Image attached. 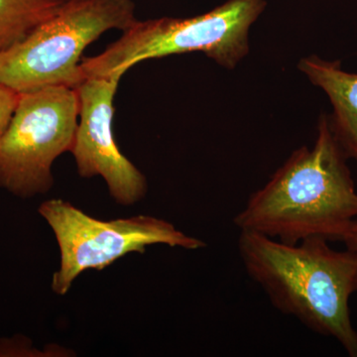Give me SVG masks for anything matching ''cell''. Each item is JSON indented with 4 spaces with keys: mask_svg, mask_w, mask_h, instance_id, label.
<instances>
[{
    "mask_svg": "<svg viewBox=\"0 0 357 357\" xmlns=\"http://www.w3.org/2000/svg\"><path fill=\"white\" fill-rule=\"evenodd\" d=\"M347 155L321 115L312 148L303 146L253 192L234 217L239 231L287 243L311 237L344 243L357 218V192Z\"/></svg>",
    "mask_w": 357,
    "mask_h": 357,
    "instance_id": "obj_1",
    "label": "cell"
},
{
    "mask_svg": "<svg viewBox=\"0 0 357 357\" xmlns=\"http://www.w3.org/2000/svg\"><path fill=\"white\" fill-rule=\"evenodd\" d=\"M237 246L248 276L277 310L357 357L349 310L357 293L356 252L335 250L319 237L287 243L251 231H239Z\"/></svg>",
    "mask_w": 357,
    "mask_h": 357,
    "instance_id": "obj_2",
    "label": "cell"
},
{
    "mask_svg": "<svg viewBox=\"0 0 357 357\" xmlns=\"http://www.w3.org/2000/svg\"><path fill=\"white\" fill-rule=\"evenodd\" d=\"M265 6V0H229L195 17L137 20L102 53L82 61V77H122L143 61L191 52L232 69L248 55L249 29Z\"/></svg>",
    "mask_w": 357,
    "mask_h": 357,
    "instance_id": "obj_3",
    "label": "cell"
},
{
    "mask_svg": "<svg viewBox=\"0 0 357 357\" xmlns=\"http://www.w3.org/2000/svg\"><path fill=\"white\" fill-rule=\"evenodd\" d=\"M136 21L132 0H67L30 36L0 52V83L18 93L76 89L84 81L79 65L86 47L103 33L124 31Z\"/></svg>",
    "mask_w": 357,
    "mask_h": 357,
    "instance_id": "obj_4",
    "label": "cell"
},
{
    "mask_svg": "<svg viewBox=\"0 0 357 357\" xmlns=\"http://www.w3.org/2000/svg\"><path fill=\"white\" fill-rule=\"evenodd\" d=\"M38 211L53 229L60 248V269L52 280V290L60 296L69 292L73 282L86 270L102 271L129 253H144L147 246L164 244L187 250L206 246L172 223L150 215L105 222L61 199L44 202Z\"/></svg>",
    "mask_w": 357,
    "mask_h": 357,
    "instance_id": "obj_5",
    "label": "cell"
},
{
    "mask_svg": "<svg viewBox=\"0 0 357 357\" xmlns=\"http://www.w3.org/2000/svg\"><path fill=\"white\" fill-rule=\"evenodd\" d=\"M76 89L66 86L20 93L0 137V188L31 198L54 185L52 165L72 150L79 124Z\"/></svg>",
    "mask_w": 357,
    "mask_h": 357,
    "instance_id": "obj_6",
    "label": "cell"
},
{
    "mask_svg": "<svg viewBox=\"0 0 357 357\" xmlns=\"http://www.w3.org/2000/svg\"><path fill=\"white\" fill-rule=\"evenodd\" d=\"M121 79L88 77L77 86L79 121L70 152L82 178L102 176L117 204L132 206L145 198L148 185L146 177L115 143L114 100Z\"/></svg>",
    "mask_w": 357,
    "mask_h": 357,
    "instance_id": "obj_7",
    "label": "cell"
},
{
    "mask_svg": "<svg viewBox=\"0 0 357 357\" xmlns=\"http://www.w3.org/2000/svg\"><path fill=\"white\" fill-rule=\"evenodd\" d=\"M299 69L330 98L333 109L332 117L328 116L331 130L347 158L357 161V74L342 70L340 62L316 56L302 59Z\"/></svg>",
    "mask_w": 357,
    "mask_h": 357,
    "instance_id": "obj_8",
    "label": "cell"
},
{
    "mask_svg": "<svg viewBox=\"0 0 357 357\" xmlns=\"http://www.w3.org/2000/svg\"><path fill=\"white\" fill-rule=\"evenodd\" d=\"M67 0H0V52L27 38L60 11Z\"/></svg>",
    "mask_w": 357,
    "mask_h": 357,
    "instance_id": "obj_9",
    "label": "cell"
},
{
    "mask_svg": "<svg viewBox=\"0 0 357 357\" xmlns=\"http://www.w3.org/2000/svg\"><path fill=\"white\" fill-rule=\"evenodd\" d=\"M20 93L0 83V137L13 119Z\"/></svg>",
    "mask_w": 357,
    "mask_h": 357,
    "instance_id": "obj_10",
    "label": "cell"
},
{
    "mask_svg": "<svg viewBox=\"0 0 357 357\" xmlns=\"http://www.w3.org/2000/svg\"><path fill=\"white\" fill-rule=\"evenodd\" d=\"M347 249L357 253V218L352 223L351 229L344 241Z\"/></svg>",
    "mask_w": 357,
    "mask_h": 357,
    "instance_id": "obj_11",
    "label": "cell"
}]
</instances>
